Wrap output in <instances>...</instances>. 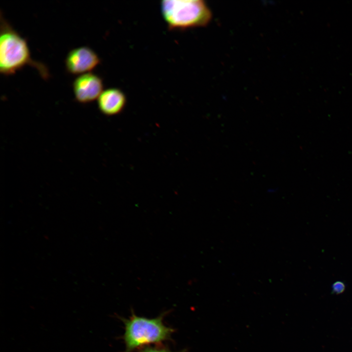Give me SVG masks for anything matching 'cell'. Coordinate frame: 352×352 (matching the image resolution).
I'll use <instances>...</instances> for the list:
<instances>
[{
    "label": "cell",
    "instance_id": "8992f818",
    "mask_svg": "<svg viewBox=\"0 0 352 352\" xmlns=\"http://www.w3.org/2000/svg\"><path fill=\"white\" fill-rule=\"evenodd\" d=\"M127 102L125 93L119 88H111L102 91L97 99L98 107L102 113L113 116L120 113Z\"/></svg>",
    "mask_w": 352,
    "mask_h": 352
},
{
    "label": "cell",
    "instance_id": "7a4b0ae2",
    "mask_svg": "<svg viewBox=\"0 0 352 352\" xmlns=\"http://www.w3.org/2000/svg\"><path fill=\"white\" fill-rule=\"evenodd\" d=\"M160 7L170 30L204 26L212 17L210 10L201 0H165L161 2Z\"/></svg>",
    "mask_w": 352,
    "mask_h": 352
},
{
    "label": "cell",
    "instance_id": "277c9868",
    "mask_svg": "<svg viewBox=\"0 0 352 352\" xmlns=\"http://www.w3.org/2000/svg\"><path fill=\"white\" fill-rule=\"evenodd\" d=\"M100 62L97 53L91 48L85 46L70 50L66 56L65 64L67 72L80 75L90 72Z\"/></svg>",
    "mask_w": 352,
    "mask_h": 352
},
{
    "label": "cell",
    "instance_id": "3957f363",
    "mask_svg": "<svg viewBox=\"0 0 352 352\" xmlns=\"http://www.w3.org/2000/svg\"><path fill=\"white\" fill-rule=\"evenodd\" d=\"M123 321L125 325V352H132L145 345L168 340L173 332L172 328L164 324L161 316L149 319L132 314Z\"/></svg>",
    "mask_w": 352,
    "mask_h": 352
},
{
    "label": "cell",
    "instance_id": "52a82bcc",
    "mask_svg": "<svg viewBox=\"0 0 352 352\" xmlns=\"http://www.w3.org/2000/svg\"><path fill=\"white\" fill-rule=\"evenodd\" d=\"M345 289V285L342 281H336L332 285V290L333 293L337 294L343 293Z\"/></svg>",
    "mask_w": 352,
    "mask_h": 352
},
{
    "label": "cell",
    "instance_id": "6da1fadb",
    "mask_svg": "<svg viewBox=\"0 0 352 352\" xmlns=\"http://www.w3.org/2000/svg\"><path fill=\"white\" fill-rule=\"evenodd\" d=\"M0 72L5 76L15 74L26 66L35 68L44 80L50 77L49 69L44 63L33 60L26 40L0 14Z\"/></svg>",
    "mask_w": 352,
    "mask_h": 352
},
{
    "label": "cell",
    "instance_id": "ba28073f",
    "mask_svg": "<svg viewBox=\"0 0 352 352\" xmlns=\"http://www.w3.org/2000/svg\"><path fill=\"white\" fill-rule=\"evenodd\" d=\"M142 352H173L167 349L158 347H149L143 350Z\"/></svg>",
    "mask_w": 352,
    "mask_h": 352
},
{
    "label": "cell",
    "instance_id": "5b68a950",
    "mask_svg": "<svg viewBox=\"0 0 352 352\" xmlns=\"http://www.w3.org/2000/svg\"><path fill=\"white\" fill-rule=\"evenodd\" d=\"M103 87L102 78L91 72L78 76L72 84L75 99L82 104L97 99L103 91Z\"/></svg>",
    "mask_w": 352,
    "mask_h": 352
}]
</instances>
